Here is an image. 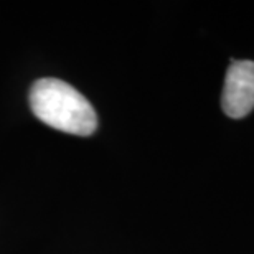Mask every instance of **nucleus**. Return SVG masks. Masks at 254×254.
<instances>
[{"mask_svg": "<svg viewBox=\"0 0 254 254\" xmlns=\"http://www.w3.org/2000/svg\"><path fill=\"white\" fill-rule=\"evenodd\" d=\"M221 106L226 116L241 119L254 109V62H235L226 71Z\"/></svg>", "mask_w": 254, "mask_h": 254, "instance_id": "2", "label": "nucleus"}, {"mask_svg": "<svg viewBox=\"0 0 254 254\" xmlns=\"http://www.w3.org/2000/svg\"><path fill=\"white\" fill-rule=\"evenodd\" d=\"M35 118L66 134L88 137L98 129V116L91 103L71 84L57 78H42L30 89Z\"/></svg>", "mask_w": 254, "mask_h": 254, "instance_id": "1", "label": "nucleus"}]
</instances>
